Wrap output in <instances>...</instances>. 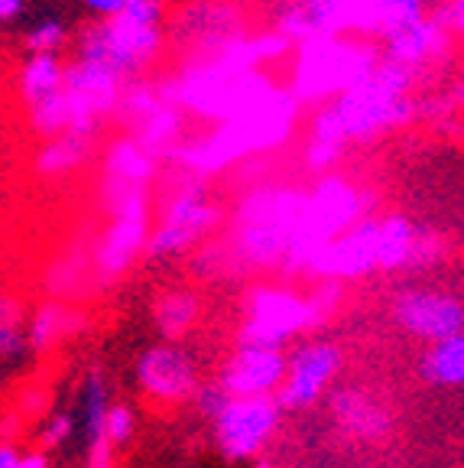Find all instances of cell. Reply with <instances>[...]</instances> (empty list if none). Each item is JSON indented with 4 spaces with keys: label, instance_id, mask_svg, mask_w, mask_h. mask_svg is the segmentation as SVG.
Listing matches in <instances>:
<instances>
[{
    "label": "cell",
    "instance_id": "cell-1",
    "mask_svg": "<svg viewBox=\"0 0 464 468\" xmlns=\"http://www.w3.org/2000/svg\"><path fill=\"white\" fill-rule=\"evenodd\" d=\"M299 108H302V101L292 95V88H276L273 95L263 104H257L254 111L234 117L227 124H218L205 137L179 144L173 160L182 163L192 176L221 173L244 156L267 154L273 146L286 144L292 127H296Z\"/></svg>",
    "mask_w": 464,
    "mask_h": 468
},
{
    "label": "cell",
    "instance_id": "cell-2",
    "mask_svg": "<svg viewBox=\"0 0 464 468\" xmlns=\"http://www.w3.org/2000/svg\"><path fill=\"white\" fill-rule=\"evenodd\" d=\"M302 205L305 192L292 186H257L247 192L234 208L231 231H227L231 263L250 271L283 267Z\"/></svg>",
    "mask_w": 464,
    "mask_h": 468
},
{
    "label": "cell",
    "instance_id": "cell-3",
    "mask_svg": "<svg viewBox=\"0 0 464 468\" xmlns=\"http://www.w3.org/2000/svg\"><path fill=\"white\" fill-rule=\"evenodd\" d=\"M370 202H374L370 192L354 186L348 176H342V173L319 176L312 189L305 192L302 215H299V225H296V231H292L283 271L292 273V277L309 271V263H312L328 244L338 241V238H342L344 231H351L361 218H367Z\"/></svg>",
    "mask_w": 464,
    "mask_h": 468
},
{
    "label": "cell",
    "instance_id": "cell-4",
    "mask_svg": "<svg viewBox=\"0 0 464 468\" xmlns=\"http://www.w3.org/2000/svg\"><path fill=\"white\" fill-rule=\"evenodd\" d=\"M384 62V49L361 37H319L299 46L292 62V95L299 101L328 104L361 85Z\"/></svg>",
    "mask_w": 464,
    "mask_h": 468
},
{
    "label": "cell",
    "instance_id": "cell-5",
    "mask_svg": "<svg viewBox=\"0 0 464 468\" xmlns=\"http://www.w3.org/2000/svg\"><path fill=\"white\" fill-rule=\"evenodd\" d=\"M416 75L419 72L384 58L361 85L344 91V95L334 101V108L342 114L348 140L384 137V133L409 127L416 117H422L419 101L413 98Z\"/></svg>",
    "mask_w": 464,
    "mask_h": 468
},
{
    "label": "cell",
    "instance_id": "cell-6",
    "mask_svg": "<svg viewBox=\"0 0 464 468\" xmlns=\"http://www.w3.org/2000/svg\"><path fill=\"white\" fill-rule=\"evenodd\" d=\"M175 79H179L182 111H192L195 117L215 121V124H227L234 117L254 111L279 88L260 69L237 72V69L225 66L221 58L189 62Z\"/></svg>",
    "mask_w": 464,
    "mask_h": 468
},
{
    "label": "cell",
    "instance_id": "cell-7",
    "mask_svg": "<svg viewBox=\"0 0 464 468\" xmlns=\"http://www.w3.org/2000/svg\"><path fill=\"white\" fill-rule=\"evenodd\" d=\"M163 33L160 27H146L131 16H114V20L85 27L75 39L79 58H91V62H104L114 69L121 79L133 81L153 58L160 56Z\"/></svg>",
    "mask_w": 464,
    "mask_h": 468
},
{
    "label": "cell",
    "instance_id": "cell-8",
    "mask_svg": "<svg viewBox=\"0 0 464 468\" xmlns=\"http://www.w3.org/2000/svg\"><path fill=\"white\" fill-rule=\"evenodd\" d=\"M218 221L221 212L215 198H211L208 186L202 179H192L169 198L160 225L153 228L150 234L146 257L150 261H173V257L189 254L195 244H202L218 228Z\"/></svg>",
    "mask_w": 464,
    "mask_h": 468
},
{
    "label": "cell",
    "instance_id": "cell-9",
    "mask_svg": "<svg viewBox=\"0 0 464 468\" xmlns=\"http://www.w3.org/2000/svg\"><path fill=\"white\" fill-rule=\"evenodd\" d=\"M322 319L312 303L299 292L279 290V286H257L247 292V319L240 325V345L250 348H279L299 332L319 329Z\"/></svg>",
    "mask_w": 464,
    "mask_h": 468
},
{
    "label": "cell",
    "instance_id": "cell-10",
    "mask_svg": "<svg viewBox=\"0 0 464 468\" xmlns=\"http://www.w3.org/2000/svg\"><path fill=\"white\" fill-rule=\"evenodd\" d=\"M117 117L131 127V137L143 150H150L156 160L173 156L179 150V131H182V108L169 104L156 91V85L143 79H133L123 85Z\"/></svg>",
    "mask_w": 464,
    "mask_h": 468
},
{
    "label": "cell",
    "instance_id": "cell-11",
    "mask_svg": "<svg viewBox=\"0 0 464 468\" xmlns=\"http://www.w3.org/2000/svg\"><path fill=\"white\" fill-rule=\"evenodd\" d=\"M279 413L283 410H279L276 397H234L225 413L215 420V439H218L225 459H257L279 426Z\"/></svg>",
    "mask_w": 464,
    "mask_h": 468
},
{
    "label": "cell",
    "instance_id": "cell-12",
    "mask_svg": "<svg viewBox=\"0 0 464 468\" xmlns=\"http://www.w3.org/2000/svg\"><path fill=\"white\" fill-rule=\"evenodd\" d=\"M127 79L114 72L104 62L91 58H75L66 66V98L72 104V131L81 137H95L98 117L117 111Z\"/></svg>",
    "mask_w": 464,
    "mask_h": 468
},
{
    "label": "cell",
    "instance_id": "cell-13",
    "mask_svg": "<svg viewBox=\"0 0 464 468\" xmlns=\"http://www.w3.org/2000/svg\"><path fill=\"white\" fill-rule=\"evenodd\" d=\"M393 319L403 332L428 345L464 335V303L445 290L403 286L393 296Z\"/></svg>",
    "mask_w": 464,
    "mask_h": 468
},
{
    "label": "cell",
    "instance_id": "cell-14",
    "mask_svg": "<svg viewBox=\"0 0 464 468\" xmlns=\"http://www.w3.org/2000/svg\"><path fill=\"white\" fill-rule=\"evenodd\" d=\"M342 371V348L332 342H305L290 355L283 388L276 390V403L286 413H296L319 403L332 380Z\"/></svg>",
    "mask_w": 464,
    "mask_h": 468
},
{
    "label": "cell",
    "instance_id": "cell-15",
    "mask_svg": "<svg viewBox=\"0 0 464 468\" xmlns=\"http://www.w3.org/2000/svg\"><path fill=\"white\" fill-rule=\"evenodd\" d=\"M380 271V218L367 215L357 221L351 231H344L338 241H332L312 263L305 277L332 280V283H348L367 273Z\"/></svg>",
    "mask_w": 464,
    "mask_h": 468
},
{
    "label": "cell",
    "instance_id": "cell-16",
    "mask_svg": "<svg viewBox=\"0 0 464 468\" xmlns=\"http://www.w3.org/2000/svg\"><path fill=\"white\" fill-rule=\"evenodd\" d=\"M108 212L111 228L104 234V244L98 248V271L104 277H121L150 244V198L146 192H131L111 202Z\"/></svg>",
    "mask_w": 464,
    "mask_h": 468
},
{
    "label": "cell",
    "instance_id": "cell-17",
    "mask_svg": "<svg viewBox=\"0 0 464 468\" xmlns=\"http://www.w3.org/2000/svg\"><path fill=\"white\" fill-rule=\"evenodd\" d=\"M137 380L146 397L160 403H182L192 400L195 390L202 388L198 367L192 355L179 345H153L140 355L137 361Z\"/></svg>",
    "mask_w": 464,
    "mask_h": 468
},
{
    "label": "cell",
    "instance_id": "cell-18",
    "mask_svg": "<svg viewBox=\"0 0 464 468\" xmlns=\"http://www.w3.org/2000/svg\"><path fill=\"white\" fill-rule=\"evenodd\" d=\"M290 355L279 348H250L237 345L227 365L221 367V388L231 397H276L283 388Z\"/></svg>",
    "mask_w": 464,
    "mask_h": 468
},
{
    "label": "cell",
    "instance_id": "cell-19",
    "mask_svg": "<svg viewBox=\"0 0 464 468\" xmlns=\"http://www.w3.org/2000/svg\"><path fill=\"white\" fill-rule=\"evenodd\" d=\"M240 37H244V33H240L237 10L227 7V4H218V0L192 4V7L182 14V23L175 27V39H182V46H189V52H192L189 62L218 56L221 49L237 43Z\"/></svg>",
    "mask_w": 464,
    "mask_h": 468
},
{
    "label": "cell",
    "instance_id": "cell-20",
    "mask_svg": "<svg viewBox=\"0 0 464 468\" xmlns=\"http://www.w3.org/2000/svg\"><path fill=\"white\" fill-rule=\"evenodd\" d=\"M328 403H332V417L338 423V430L348 432L351 439L380 442V439H386L393 432V417L386 403L370 394V390L357 388V384L334 388Z\"/></svg>",
    "mask_w": 464,
    "mask_h": 468
},
{
    "label": "cell",
    "instance_id": "cell-21",
    "mask_svg": "<svg viewBox=\"0 0 464 468\" xmlns=\"http://www.w3.org/2000/svg\"><path fill=\"white\" fill-rule=\"evenodd\" d=\"M380 49H384L386 62H396V66H403V69L422 72V69L436 66L438 58L448 56L451 29L445 27L436 14H428L426 20L413 23V27L399 29L396 37L384 39Z\"/></svg>",
    "mask_w": 464,
    "mask_h": 468
},
{
    "label": "cell",
    "instance_id": "cell-22",
    "mask_svg": "<svg viewBox=\"0 0 464 468\" xmlns=\"http://www.w3.org/2000/svg\"><path fill=\"white\" fill-rule=\"evenodd\" d=\"M156 176V156L137 144L133 137H121L108 146L104 156V183L101 198L104 205L117 202V198L131 196V192H146V186Z\"/></svg>",
    "mask_w": 464,
    "mask_h": 468
},
{
    "label": "cell",
    "instance_id": "cell-23",
    "mask_svg": "<svg viewBox=\"0 0 464 468\" xmlns=\"http://www.w3.org/2000/svg\"><path fill=\"white\" fill-rule=\"evenodd\" d=\"M348 131L342 124V114L334 108V101L319 104L309 124V146H305V166L319 176H328L334 163L342 160L344 146H348Z\"/></svg>",
    "mask_w": 464,
    "mask_h": 468
},
{
    "label": "cell",
    "instance_id": "cell-24",
    "mask_svg": "<svg viewBox=\"0 0 464 468\" xmlns=\"http://www.w3.org/2000/svg\"><path fill=\"white\" fill-rule=\"evenodd\" d=\"M66 88V62L58 56H29L20 69V91L26 108L49 101Z\"/></svg>",
    "mask_w": 464,
    "mask_h": 468
},
{
    "label": "cell",
    "instance_id": "cell-25",
    "mask_svg": "<svg viewBox=\"0 0 464 468\" xmlns=\"http://www.w3.org/2000/svg\"><path fill=\"white\" fill-rule=\"evenodd\" d=\"M419 371L436 388H464V335L428 345Z\"/></svg>",
    "mask_w": 464,
    "mask_h": 468
},
{
    "label": "cell",
    "instance_id": "cell-26",
    "mask_svg": "<svg viewBox=\"0 0 464 468\" xmlns=\"http://www.w3.org/2000/svg\"><path fill=\"white\" fill-rule=\"evenodd\" d=\"M198 296L189 290H169L163 292L156 306H153V319H156V329L163 332V338L169 342H179L185 332L195 325L198 319Z\"/></svg>",
    "mask_w": 464,
    "mask_h": 468
},
{
    "label": "cell",
    "instance_id": "cell-27",
    "mask_svg": "<svg viewBox=\"0 0 464 468\" xmlns=\"http://www.w3.org/2000/svg\"><path fill=\"white\" fill-rule=\"evenodd\" d=\"M91 140L95 137H81V133H58V137H49L37 156V169L43 176L72 173V169H79L81 163L88 160Z\"/></svg>",
    "mask_w": 464,
    "mask_h": 468
},
{
    "label": "cell",
    "instance_id": "cell-28",
    "mask_svg": "<svg viewBox=\"0 0 464 468\" xmlns=\"http://www.w3.org/2000/svg\"><path fill=\"white\" fill-rule=\"evenodd\" d=\"M111 413V397H108V380L104 374L88 371L85 384H81V430H85V442L88 446H98L104 442V423H108Z\"/></svg>",
    "mask_w": 464,
    "mask_h": 468
},
{
    "label": "cell",
    "instance_id": "cell-29",
    "mask_svg": "<svg viewBox=\"0 0 464 468\" xmlns=\"http://www.w3.org/2000/svg\"><path fill=\"white\" fill-rule=\"evenodd\" d=\"M79 329V315L72 309L58 306V303H46L33 322H29L26 338H29V348L33 351H49L52 345H58L66 335Z\"/></svg>",
    "mask_w": 464,
    "mask_h": 468
},
{
    "label": "cell",
    "instance_id": "cell-30",
    "mask_svg": "<svg viewBox=\"0 0 464 468\" xmlns=\"http://www.w3.org/2000/svg\"><path fill=\"white\" fill-rule=\"evenodd\" d=\"M428 16V0H377V27H374V39L396 37L399 29L413 27V23Z\"/></svg>",
    "mask_w": 464,
    "mask_h": 468
},
{
    "label": "cell",
    "instance_id": "cell-31",
    "mask_svg": "<svg viewBox=\"0 0 464 468\" xmlns=\"http://www.w3.org/2000/svg\"><path fill=\"white\" fill-rule=\"evenodd\" d=\"M29 348V338L20 322V303L0 296V361H16Z\"/></svg>",
    "mask_w": 464,
    "mask_h": 468
},
{
    "label": "cell",
    "instance_id": "cell-32",
    "mask_svg": "<svg viewBox=\"0 0 464 468\" xmlns=\"http://www.w3.org/2000/svg\"><path fill=\"white\" fill-rule=\"evenodd\" d=\"M66 39H69L66 23L49 16V20H39L37 27L26 33V49L33 52V56H56V52L66 46Z\"/></svg>",
    "mask_w": 464,
    "mask_h": 468
},
{
    "label": "cell",
    "instance_id": "cell-33",
    "mask_svg": "<svg viewBox=\"0 0 464 468\" xmlns=\"http://www.w3.org/2000/svg\"><path fill=\"white\" fill-rule=\"evenodd\" d=\"M137 432V413L131 403H111L108 423H104V436H108L111 449H123Z\"/></svg>",
    "mask_w": 464,
    "mask_h": 468
},
{
    "label": "cell",
    "instance_id": "cell-34",
    "mask_svg": "<svg viewBox=\"0 0 464 468\" xmlns=\"http://www.w3.org/2000/svg\"><path fill=\"white\" fill-rule=\"evenodd\" d=\"M192 400H195L198 413H202L205 420H211V423H215V420H218L221 413L227 410V403H231L234 397L227 394L225 388H221V380H211V384H202V388L195 390V397H192Z\"/></svg>",
    "mask_w": 464,
    "mask_h": 468
},
{
    "label": "cell",
    "instance_id": "cell-35",
    "mask_svg": "<svg viewBox=\"0 0 464 468\" xmlns=\"http://www.w3.org/2000/svg\"><path fill=\"white\" fill-rule=\"evenodd\" d=\"M75 432V417L69 413V410H56L49 420L43 423V432H39V442H43L46 449H58L66 446L69 439H72Z\"/></svg>",
    "mask_w": 464,
    "mask_h": 468
},
{
    "label": "cell",
    "instance_id": "cell-36",
    "mask_svg": "<svg viewBox=\"0 0 464 468\" xmlns=\"http://www.w3.org/2000/svg\"><path fill=\"white\" fill-rule=\"evenodd\" d=\"M309 303H312V309L319 313V319L325 322L328 315L338 309V303H342V283H332V280H322L319 286H315V292L309 296Z\"/></svg>",
    "mask_w": 464,
    "mask_h": 468
},
{
    "label": "cell",
    "instance_id": "cell-37",
    "mask_svg": "<svg viewBox=\"0 0 464 468\" xmlns=\"http://www.w3.org/2000/svg\"><path fill=\"white\" fill-rule=\"evenodd\" d=\"M0 468H49L43 452H20L10 442H0Z\"/></svg>",
    "mask_w": 464,
    "mask_h": 468
},
{
    "label": "cell",
    "instance_id": "cell-38",
    "mask_svg": "<svg viewBox=\"0 0 464 468\" xmlns=\"http://www.w3.org/2000/svg\"><path fill=\"white\" fill-rule=\"evenodd\" d=\"M436 16L451 29V37H464V0H448Z\"/></svg>",
    "mask_w": 464,
    "mask_h": 468
},
{
    "label": "cell",
    "instance_id": "cell-39",
    "mask_svg": "<svg viewBox=\"0 0 464 468\" xmlns=\"http://www.w3.org/2000/svg\"><path fill=\"white\" fill-rule=\"evenodd\" d=\"M91 14H98V16H104V20H114V16H121L123 10H127V4L131 0H81Z\"/></svg>",
    "mask_w": 464,
    "mask_h": 468
},
{
    "label": "cell",
    "instance_id": "cell-40",
    "mask_svg": "<svg viewBox=\"0 0 464 468\" xmlns=\"http://www.w3.org/2000/svg\"><path fill=\"white\" fill-rule=\"evenodd\" d=\"M23 14V0H0V23H10Z\"/></svg>",
    "mask_w": 464,
    "mask_h": 468
},
{
    "label": "cell",
    "instance_id": "cell-41",
    "mask_svg": "<svg viewBox=\"0 0 464 468\" xmlns=\"http://www.w3.org/2000/svg\"><path fill=\"white\" fill-rule=\"evenodd\" d=\"M257 468H269V465H267V462H257Z\"/></svg>",
    "mask_w": 464,
    "mask_h": 468
}]
</instances>
